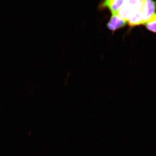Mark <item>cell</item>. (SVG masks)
I'll use <instances>...</instances> for the list:
<instances>
[{
    "mask_svg": "<svg viewBox=\"0 0 156 156\" xmlns=\"http://www.w3.org/2000/svg\"><path fill=\"white\" fill-rule=\"evenodd\" d=\"M146 28L148 30L156 34V13L154 14L145 23Z\"/></svg>",
    "mask_w": 156,
    "mask_h": 156,
    "instance_id": "6",
    "label": "cell"
},
{
    "mask_svg": "<svg viewBox=\"0 0 156 156\" xmlns=\"http://www.w3.org/2000/svg\"><path fill=\"white\" fill-rule=\"evenodd\" d=\"M156 2L151 0L144 1L143 8L142 9L143 25L155 14Z\"/></svg>",
    "mask_w": 156,
    "mask_h": 156,
    "instance_id": "4",
    "label": "cell"
},
{
    "mask_svg": "<svg viewBox=\"0 0 156 156\" xmlns=\"http://www.w3.org/2000/svg\"><path fill=\"white\" fill-rule=\"evenodd\" d=\"M143 21L142 10H140L133 13L128 20L127 22L130 27H134L143 25Z\"/></svg>",
    "mask_w": 156,
    "mask_h": 156,
    "instance_id": "5",
    "label": "cell"
},
{
    "mask_svg": "<svg viewBox=\"0 0 156 156\" xmlns=\"http://www.w3.org/2000/svg\"><path fill=\"white\" fill-rule=\"evenodd\" d=\"M126 2L124 0H107L101 2L98 9L101 11L108 9L112 14L117 13Z\"/></svg>",
    "mask_w": 156,
    "mask_h": 156,
    "instance_id": "2",
    "label": "cell"
},
{
    "mask_svg": "<svg viewBox=\"0 0 156 156\" xmlns=\"http://www.w3.org/2000/svg\"><path fill=\"white\" fill-rule=\"evenodd\" d=\"M128 22L116 13L112 14V16L107 24L109 30L113 32L126 26Z\"/></svg>",
    "mask_w": 156,
    "mask_h": 156,
    "instance_id": "3",
    "label": "cell"
},
{
    "mask_svg": "<svg viewBox=\"0 0 156 156\" xmlns=\"http://www.w3.org/2000/svg\"><path fill=\"white\" fill-rule=\"evenodd\" d=\"M144 3V1L140 0L126 1L124 5L116 13L123 19L128 21L133 13L136 11L142 10Z\"/></svg>",
    "mask_w": 156,
    "mask_h": 156,
    "instance_id": "1",
    "label": "cell"
}]
</instances>
